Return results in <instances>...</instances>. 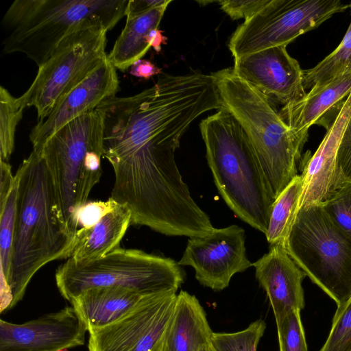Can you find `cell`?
Here are the masks:
<instances>
[{
    "label": "cell",
    "instance_id": "cell-1",
    "mask_svg": "<svg viewBox=\"0 0 351 351\" xmlns=\"http://www.w3.org/2000/svg\"><path fill=\"white\" fill-rule=\"evenodd\" d=\"M96 108L103 116V157L114 175L110 197L141 224L162 223L189 213L195 202L175 152L198 117L224 108L212 73L165 74L153 86L108 97Z\"/></svg>",
    "mask_w": 351,
    "mask_h": 351
},
{
    "label": "cell",
    "instance_id": "cell-2",
    "mask_svg": "<svg viewBox=\"0 0 351 351\" xmlns=\"http://www.w3.org/2000/svg\"><path fill=\"white\" fill-rule=\"evenodd\" d=\"M11 266L1 286L0 312L23 297L34 274L49 262L70 258L74 239L61 218L50 176L40 153L32 151L19 166Z\"/></svg>",
    "mask_w": 351,
    "mask_h": 351
},
{
    "label": "cell",
    "instance_id": "cell-3",
    "mask_svg": "<svg viewBox=\"0 0 351 351\" xmlns=\"http://www.w3.org/2000/svg\"><path fill=\"white\" fill-rule=\"evenodd\" d=\"M199 129L219 193L239 218L265 234L275 199L245 132L225 109L202 119Z\"/></svg>",
    "mask_w": 351,
    "mask_h": 351
},
{
    "label": "cell",
    "instance_id": "cell-4",
    "mask_svg": "<svg viewBox=\"0 0 351 351\" xmlns=\"http://www.w3.org/2000/svg\"><path fill=\"white\" fill-rule=\"evenodd\" d=\"M212 75L224 109L245 132L276 199L298 175L297 162L304 143L294 135L271 102L232 68Z\"/></svg>",
    "mask_w": 351,
    "mask_h": 351
},
{
    "label": "cell",
    "instance_id": "cell-5",
    "mask_svg": "<svg viewBox=\"0 0 351 351\" xmlns=\"http://www.w3.org/2000/svg\"><path fill=\"white\" fill-rule=\"evenodd\" d=\"M129 0H16L5 12L3 53H22L40 67L59 43L82 23L112 29L125 16Z\"/></svg>",
    "mask_w": 351,
    "mask_h": 351
},
{
    "label": "cell",
    "instance_id": "cell-6",
    "mask_svg": "<svg viewBox=\"0 0 351 351\" xmlns=\"http://www.w3.org/2000/svg\"><path fill=\"white\" fill-rule=\"evenodd\" d=\"M41 157L50 176L58 208L75 239L78 213L102 175L103 116L84 113L64 125L44 144Z\"/></svg>",
    "mask_w": 351,
    "mask_h": 351
},
{
    "label": "cell",
    "instance_id": "cell-7",
    "mask_svg": "<svg viewBox=\"0 0 351 351\" xmlns=\"http://www.w3.org/2000/svg\"><path fill=\"white\" fill-rule=\"evenodd\" d=\"M55 277L60 294L70 302L84 291L97 287H123L143 295L176 292L185 273L170 258L119 247L89 261L68 258L58 267Z\"/></svg>",
    "mask_w": 351,
    "mask_h": 351
},
{
    "label": "cell",
    "instance_id": "cell-8",
    "mask_svg": "<svg viewBox=\"0 0 351 351\" xmlns=\"http://www.w3.org/2000/svg\"><path fill=\"white\" fill-rule=\"evenodd\" d=\"M285 249L337 308L351 298V236L331 220L321 204L299 208Z\"/></svg>",
    "mask_w": 351,
    "mask_h": 351
},
{
    "label": "cell",
    "instance_id": "cell-9",
    "mask_svg": "<svg viewBox=\"0 0 351 351\" xmlns=\"http://www.w3.org/2000/svg\"><path fill=\"white\" fill-rule=\"evenodd\" d=\"M107 29L97 21L82 23L69 33L38 67L29 88L19 98L34 106L38 122L45 119L59 101L84 81L108 58Z\"/></svg>",
    "mask_w": 351,
    "mask_h": 351
},
{
    "label": "cell",
    "instance_id": "cell-10",
    "mask_svg": "<svg viewBox=\"0 0 351 351\" xmlns=\"http://www.w3.org/2000/svg\"><path fill=\"white\" fill-rule=\"evenodd\" d=\"M348 8L349 4L341 0H269L236 29L229 40V49L235 59L265 49L287 46Z\"/></svg>",
    "mask_w": 351,
    "mask_h": 351
},
{
    "label": "cell",
    "instance_id": "cell-11",
    "mask_svg": "<svg viewBox=\"0 0 351 351\" xmlns=\"http://www.w3.org/2000/svg\"><path fill=\"white\" fill-rule=\"evenodd\" d=\"M176 298V291L144 296L117 321L89 332L88 351H158Z\"/></svg>",
    "mask_w": 351,
    "mask_h": 351
},
{
    "label": "cell",
    "instance_id": "cell-12",
    "mask_svg": "<svg viewBox=\"0 0 351 351\" xmlns=\"http://www.w3.org/2000/svg\"><path fill=\"white\" fill-rule=\"evenodd\" d=\"M245 230L237 225L214 228L205 237H189L180 266H191L197 280L219 291L228 287L237 273L252 266L247 257Z\"/></svg>",
    "mask_w": 351,
    "mask_h": 351
},
{
    "label": "cell",
    "instance_id": "cell-13",
    "mask_svg": "<svg viewBox=\"0 0 351 351\" xmlns=\"http://www.w3.org/2000/svg\"><path fill=\"white\" fill-rule=\"evenodd\" d=\"M234 73L271 102L284 105L303 97V70L286 45L265 49L234 59Z\"/></svg>",
    "mask_w": 351,
    "mask_h": 351
},
{
    "label": "cell",
    "instance_id": "cell-14",
    "mask_svg": "<svg viewBox=\"0 0 351 351\" xmlns=\"http://www.w3.org/2000/svg\"><path fill=\"white\" fill-rule=\"evenodd\" d=\"M87 328L73 306L23 324L0 320V351H58L82 346Z\"/></svg>",
    "mask_w": 351,
    "mask_h": 351
},
{
    "label": "cell",
    "instance_id": "cell-15",
    "mask_svg": "<svg viewBox=\"0 0 351 351\" xmlns=\"http://www.w3.org/2000/svg\"><path fill=\"white\" fill-rule=\"evenodd\" d=\"M118 90L116 68L107 58L33 128L29 134L32 151L40 153L45 142L58 130L75 118L94 110L102 101L115 96Z\"/></svg>",
    "mask_w": 351,
    "mask_h": 351
},
{
    "label": "cell",
    "instance_id": "cell-16",
    "mask_svg": "<svg viewBox=\"0 0 351 351\" xmlns=\"http://www.w3.org/2000/svg\"><path fill=\"white\" fill-rule=\"evenodd\" d=\"M252 266L269 298L276 323L290 311L304 308L302 281L306 275L283 246L270 245L269 252Z\"/></svg>",
    "mask_w": 351,
    "mask_h": 351
},
{
    "label": "cell",
    "instance_id": "cell-17",
    "mask_svg": "<svg viewBox=\"0 0 351 351\" xmlns=\"http://www.w3.org/2000/svg\"><path fill=\"white\" fill-rule=\"evenodd\" d=\"M351 115V93L336 106L335 116L315 154L302 173V193L299 208L322 204L332 190L339 146ZM299 210V209H298Z\"/></svg>",
    "mask_w": 351,
    "mask_h": 351
},
{
    "label": "cell",
    "instance_id": "cell-18",
    "mask_svg": "<svg viewBox=\"0 0 351 351\" xmlns=\"http://www.w3.org/2000/svg\"><path fill=\"white\" fill-rule=\"evenodd\" d=\"M350 93L351 72L338 76L324 86L308 91L301 99L284 105L279 114L294 135L305 143L310 127Z\"/></svg>",
    "mask_w": 351,
    "mask_h": 351
},
{
    "label": "cell",
    "instance_id": "cell-19",
    "mask_svg": "<svg viewBox=\"0 0 351 351\" xmlns=\"http://www.w3.org/2000/svg\"><path fill=\"white\" fill-rule=\"evenodd\" d=\"M213 333L197 298L180 291L158 351H198L211 343Z\"/></svg>",
    "mask_w": 351,
    "mask_h": 351
},
{
    "label": "cell",
    "instance_id": "cell-20",
    "mask_svg": "<svg viewBox=\"0 0 351 351\" xmlns=\"http://www.w3.org/2000/svg\"><path fill=\"white\" fill-rule=\"evenodd\" d=\"M144 296L126 287H97L84 291L70 303L90 332L128 314Z\"/></svg>",
    "mask_w": 351,
    "mask_h": 351
},
{
    "label": "cell",
    "instance_id": "cell-21",
    "mask_svg": "<svg viewBox=\"0 0 351 351\" xmlns=\"http://www.w3.org/2000/svg\"><path fill=\"white\" fill-rule=\"evenodd\" d=\"M131 223L130 210L117 204L95 226L77 230L69 258L75 262H85L106 256L119 247Z\"/></svg>",
    "mask_w": 351,
    "mask_h": 351
},
{
    "label": "cell",
    "instance_id": "cell-22",
    "mask_svg": "<svg viewBox=\"0 0 351 351\" xmlns=\"http://www.w3.org/2000/svg\"><path fill=\"white\" fill-rule=\"evenodd\" d=\"M168 5L127 17L124 28L108 55V60L116 69L123 72L145 56L150 48L147 43L148 34L158 28Z\"/></svg>",
    "mask_w": 351,
    "mask_h": 351
},
{
    "label": "cell",
    "instance_id": "cell-23",
    "mask_svg": "<svg viewBox=\"0 0 351 351\" xmlns=\"http://www.w3.org/2000/svg\"><path fill=\"white\" fill-rule=\"evenodd\" d=\"M302 189V176L298 175L275 199L265 233L270 245H278L285 248L289 234L299 209Z\"/></svg>",
    "mask_w": 351,
    "mask_h": 351
},
{
    "label": "cell",
    "instance_id": "cell-24",
    "mask_svg": "<svg viewBox=\"0 0 351 351\" xmlns=\"http://www.w3.org/2000/svg\"><path fill=\"white\" fill-rule=\"evenodd\" d=\"M351 11V2L349 3ZM351 72V21L341 42L316 66L303 70L304 90L317 89L343 74Z\"/></svg>",
    "mask_w": 351,
    "mask_h": 351
},
{
    "label": "cell",
    "instance_id": "cell-25",
    "mask_svg": "<svg viewBox=\"0 0 351 351\" xmlns=\"http://www.w3.org/2000/svg\"><path fill=\"white\" fill-rule=\"evenodd\" d=\"M14 176L13 186L8 195L0 200L1 286L7 282L11 266L18 194V178Z\"/></svg>",
    "mask_w": 351,
    "mask_h": 351
},
{
    "label": "cell",
    "instance_id": "cell-26",
    "mask_svg": "<svg viewBox=\"0 0 351 351\" xmlns=\"http://www.w3.org/2000/svg\"><path fill=\"white\" fill-rule=\"evenodd\" d=\"M25 107L3 86L0 87V158L8 162L14 148L16 126Z\"/></svg>",
    "mask_w": 351,
    "mask_h": 351
},
{
    "label": "cell",
    "instance_id": "cell-27",
    "mask_svg": "<svg viewBox=\"0 0 351 351\" xmlns=\"http://www.w3.org/2000/svg\"><path fill=\"white\" fill-rule=\"evenodd\" d=\"M265 328V321L258 319L239 332H213L210 342L216 351H256Z\"/></svg>",
    "mask_w": 351,
    "mask_h": 351
},
{
    "label": "cell",
    "instance_id": "cell-28",
    "mask_svg": "<svg viewBox=\"0 0 351 351\" xmlns=\"http://www.w3.org/2000/svg\"><path fill=\"white\" fill-rule=\"evenodd\" d=\"M321 205L331 220L351 236V183L334 188Z\"/></svg>",
    "mask_w": 351,
    "mask_h": 351
},
{
    "label": "cell",
    "instance_id": "cell-29",
    "mask_svg": "<svg viewBox=\"0 0 351 351\" xmlns=\"http://www.w3.org/2000/svg\"><path fill=\"white\" fill-rule=\"evenodd\" d=\"M319 351H351V298L337 308L328 338Z\"/></svg>",
    "mask_w": 351,
    "mask_h": 351
},
{
    "label": "cell",
    "instance_id": "cell-30",
    "mask_svg": "<svg viewBox=\"0 0 351 351\" xmlns=\"http://www.w3.org/2000/svg\"><path fill=\"white\" fill-rule=\"evenodd\" d=\"M300 312L293 310L276 323L280 351H308Z\"/></svg>",
    "mask_w": 351,
    "mask_h": 351
},
{
    "label": "cell",
    "instance_id": "cell-31",
    "mask_svg": "<svg viewBox=\"0 0 351 351\" xmlns=\"http://www.w3.org/2000/svg\"><path fill=\"white\" fill-rule=\"evenodd\" d=\"M345 182L351 183V115L339 146L332 189Z\"/></svg>",
    "mask_w": 351,
    "mask_h": 351
},
{
    "label": "cell",
    "instance_id": "cell-32",
    "mask_svg": "<svg viewBox=\"0 0 351 351\" xmlns=\"http://www.w3.org/2000/svg\"><path fill=\"white\" fill-rule=\"evenodd\" d=\"M111 197L107 201H95L87 202L82 206L78 213V224L81 228H90L98 223L100 219L117 204Z\"/></svg>",
    "mask_w": 351,
    "mask_h": 351
},
{
    "label": "cell",
    "instance_id": "cell-33",
    "mask_svg": "<svg viewBox=\"0 0 351 351\" xmlns=\"http://www.w3.org/2000/svg\"><path fill=\"white\" fill-rule=\"evenodd\" d=\"M269 0L248 1H219L221 9L232 19H245V21L252 16L264 7Z\"/></svg>",
    "mask_w": 351,
    "mask_h": 351
},
{
    "label": "cell",
    "instance_id": "cell-34",
    "mask_svg": "<svg viewBox=\"0 0 351 351\" xmlns=\"http://www.w3.org/2000/svg\"><path fill=\"white\" fill-rule=\"evenodd\" d=\"M171 0H129L125 11L126 17L145 13L156 7L169 4Z\"/></svg>",
    "mask_w": 351,
    "mask_h": 351
},
{
    "label": "cell",
    "instance_id": "cell-35",
    "mask_svg": "<svg viewBox=\"0 0 351 351\" xmlns=\"http://www.w3.org/2000/svg\"><path fill=\"white\" fill-rule=\"evenodd\" d=\"M161 73V69L147 60L140 59L130 66V73L135 77L149 79Z\"/></svg>",
    "mask_w": 351,
    "mask_h": 351
},
{
    "label": "cell",
    "instance_id": "cell-36",
    "mask_svg": "<svg viewBox=\"0 0 351 351\" xmlns=\"http://www.w3.org/2000/svg\"><path fill=\"white\" fill-rule=\"evenodd\" d=\"M0 200H2L8 195L13 186L15 182V176L12 175L11 166L8 162L0 160Z\"/></svg>",
    "mask_w": 351,
    "mask_h": 351
},
{
    "label": "cell",
    "instance_id": "cell-37",
    "mask_svg": "<svg viewBox=\"0 0 351 351\" xmlns=\"http://www.w3.org/2000/svg\"><path fill=\"white\" fill-rule=\"evenodd\" d=\"M167 38L162 34L160 29H154L152 30L147 37V43L150 47H153L156 52L161 50L162 45L167 44Z\"/></svg>",
    "mask_w": 351,
    "mask_h": 351
},
{
    "label": "cell",
    "instance_id": "cell-38",
    "mask_svg": "<svg viewBox=\"0 0 351 351\" xmlns=\"http://www.w3.org/2000/svg\"><path fill=\"white\" fill-rule=\"evenodd\" d=\"M198 351H216V350L213 348V345L210 343H208V344L203 346Z\"/></svg>",
    "mask_w": 351,
    "mask_h": 351
},
{
    "label": "cell",
    "instance_id": "cell-39",
    "mask_svg": "<svg viewBox=\"0 0 351 351\" xmlns=\"http://www.w3.org/2000/svg\"><path fill=\"white\" fill-rule=\"evenodd\" d=\"M58 351H69L67 348H63V349H60Z\"/></svg>",
    "mask_w": 351,
    "mask_h": 351
}]
</instances>
